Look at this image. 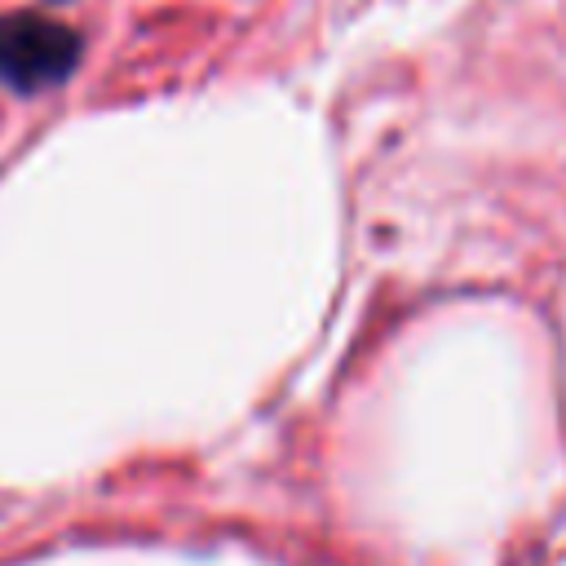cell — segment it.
<instances>
[{"label":"cell","mask_w":566,"mask_h":566,"mask_svg":"<svg viewBox=\"0 0 566 566\" xmlns=\"http://www.w3.org/2000/svg\"><path fill=\"white\" fill-rule=\"evenodd\" d=\"M80 62V35L49 13L0 18V80L18 93L62 84Z\"/></svg>","instance_id":"6da1fadb"}]
</instances>
